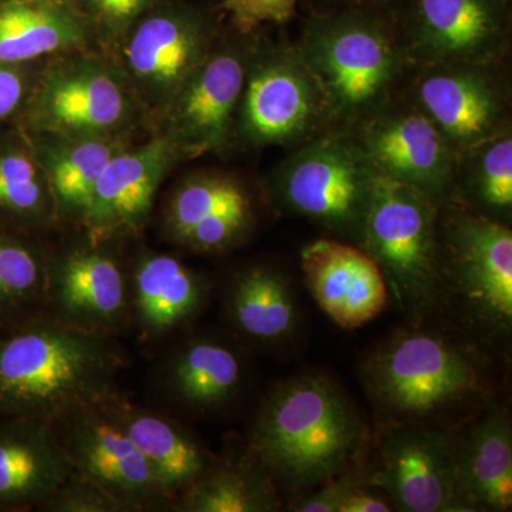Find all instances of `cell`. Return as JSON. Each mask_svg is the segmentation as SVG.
<instances>
[{
	"label": "cell",
	"instance_id": "obj_1",
	"mask_svg": "<svg viewBox=\"0 0 512 512\" xmlns=\"http://www.w3.org/2000/svg\"><path fill=\"white\" fill-rule=\"evenodd\" d=\"M495 355L441 320L407 323L367 350L359 379L379 426L454 431L498 396Z\"/></svg>",
	"mask_w": 512,
	"mask_h": 512
},
{
	"label": "cell",
	"instance_id": "obj_2",
	"mask_svg": "<svg viewBox=\"0 0 512 512\" xmlns=\"http://www.w3.org/2000/svg\"><path fill=\"white\" fill-rule=\"evenodd\" d=\"M369 427L342 384L319 370L272 383L259 397L244 444L281 495L305 493L362 463Z\"/></svg>",
	"mask_w": 512,
	"mask_h": 512
},
{
	"label": "cell",
	"instance_id": "obj_3",
	"mask_svg": "<svg viewBox=\"0 0 512 512\" xmlns=\"http://www.w3.org/2000/svg\"><path fill=\"white\" fill-rule=\"evenodd\" d=\"M322 99L328 131L352 133L400 94L413 69L393 13L315 12L293 45Z\"/></svg>",
	"mask_w": 512,
	"mask_h": 512
},
{
	"label": "cell",
	"instance_id": "obj_4",
	"mask_svg": "<svg viewBox=\"0 0 512 512\" xmlns=\"http://www.w3.org/2000/svg\"><path fill=\"white\" fill-rule=\"evenodd\" d=\"M128 359L117 338L32 320L0 336V417L50 423L99 403L119 389Z\"/></svg>",
	"mask_w": 512,
	"mask_h": 512
},
{
	"label": "cell",
	"instance_id": "obj_5",
	"mask_svg": "<svg viewBox=\"0 0 512 512\" xmlns=\"http://www.w3.org/2000/svg\"><path fill=\"white\" fill-rule=\"evenodd\" d=\"M437 320L501 353L512 335V231L458 202L439 212Z\"/></svg>",
	"mask_w": 512,
	"mask_h": 512
},
{
	"label": "cell",
	"instance_id": "obj_6",
	"mask_svg": "<svg viewBox=\"0 0 512 512\" xmlns=\"http://www.w3.org/2000/svg\"><path fill=\"white\" fill-rule=\"evenodd\" d=\"M439 212L426 195L376 173L357 245L379 266L407 323L437 319Z\"/></svg>",
	"mask_w": 512,
	"mask_h": 512
},
{
	"label": "cell",
	"instance_id": "obj_7",
	"mask_svg": "<svg viewBox=\"0 0 512 512\" xmlns=\"http://www.w3.org/2000/svg\"><path fill=\"white\" fill-rule=\"evenodd\" d=\"M144 111L116 60L83 50L40 67L16 128L28 134L126 138Z\"/></svg>",
	"mask_w": 512,
	"mask_h": 512
},
{
	"label": "cell",
	"instance_id": "obj_8",
	"mask_svg": "<svg viewBox=\"0 0 512 512\" xmlns=\"http://www.w3.org/2000/svg\"><path fill=\"white\" fill-rule=\"evenodd\" d=\"M252 357L225 329H188L157 350L150 406L184 423L234 416L254 389Z\"/></svg>",
	"mask_w": 512,
	"mask_h": 512
},
{
	"label": "cell",
	"instance_id": "obj_9",
	"mask_svg": "<svg viewBox=\"0 0 512 512\" xmlns=\"http://www.w3.org/2000/svg\"><path fill=\"white\" fill-rule=\"evenodd\" d=\"M375 177V168L355 138L326 131L296 147L279 165L272 197L289 214L357 245Z\"/></svg>",
	"mask_w": 512,
	"mask_h": 512
},
{
	"label": "cell",
	"instance_id": "obj_10",
	"mask_svg": "<svg viewBox=\"0 0 512 512\" xmlns=\"http://www.w3.org/2000/svg\"><path fill=\"white\" fill-rule=\"evenodd\" d=\"M218 39L207 10L161 2L137 20L119 47V64L144 114L158 121Z\"/></svg>",
	"mask_w": 512,
	"mask_h": 512
},
{
	"label": "cell",
	"instance_id": "obj_11",
	"mask_svg": "<svg viewBox=\"0 0 512 512\" xmlns=\"http://www.w3.org/2000/svg\"><path fill=\"white\" fill-rule=\"evenodd\" d=\"M328 131L316 84L293 45H254L234 140L249 148L298 147Z\"/></svg>",
	"mask_w": 512,
	"mask_h": 512
},
{
	"label": "cell",
	"instance_id": "obj_12",
	"mask_svg": "<svg viewBox=\"0 0 512 512\" xmlns=\"http://www.w3.org/2000/svg\"><path fill=\"white\" fill-rule=\"evenodd\" d=\"M413 66H500L511 43V0H402L393 12Z\"/></svg>",
	"mask_w": 512,
	"mask_h": 512
},
{
	"label": "cell",
	"instance_id": "obj_13",
	"mask_svg": "<svg viewBox=\"0 0 512 512\" xmlns=\"http://www.w3.org/2000/svg\"><path fill=\"white\" fill-rule=\"evenodd\" d=\"M363 477L403 512H468L458 491L453 431L419 424L379 426Z\"/></svg>",
	"mask_w": 512,
	"mask_h": 512
},
{
	"label": "cell",
	"instance_id": "obj_14",
	"mask_svg": "<svg viewBox=\"0 0 512 512\" xmlns=\"http://www.w3.org/2000/svg\"><path fill=\"white\" fill-rule=\"evenodd\" d=\"M110 241L84 234L79 244L49 252L47 319L117 339L131 332L128 264L107 247Z\"/></svg>",
	"mask_w": 512,
	"mask_h": 512
},
{
	"label": "cell",
	"instance_id": "obj_15",
	"mask_svg": "<svg viewBox=\"0 0 512 512\" xmlns=\"http://www.w3.org/2000/svg\"><path fill=\"white\" fill-rule=\"evenodd\" d=\"M49 426L74 473L100 485L128 512L174 511L173 495L154 468L97 404L74 407Z\"/></svg>",
	"mask_w": 512,
	"mask_h": 512
},
{
	"label": "cell",
	"instance_id": "obj_16",
	"mask_svg": "<svg viewBox=\"0 0 512 512\" xmlns=\"http://www.w3.org/2000/svg\"><path fill=\"white\" fill-rule=\"evenodd\" d=\"M254 43L220 42L157 121L181 158L222 154L234 141L235 120Z\"/></svg>",
	"mask_w": 512,
	"mask_h": 512
},
{
	"label": "cell",
	"instance_id": "obj_17",
	"mask_svg": "<svg viewBox=\"0 0 512 512\" xmlns=\"http://www.w3.org/2000/svg\"><path fill=\"white\" fill-rule=\"evenodd\" d=\"M409 97L456 157L511 130L510 93L497 66H414Z\"/></svg>",
	"mask_w": 512,
	"mask_h": 512
},
{
	"label": "cell",
	"instance_id": "obj_18",
	"mask_svg": "<svg viewBox=\"0 0 512 512\" xmlns=\"http://www.w3.org/2000/svg\"><path fill=\"white\" fill-rule=\"evenodd\" d=\"M349 134L377 174L409 185L439 208L453 200L456 154L409 96L397 97Z\"/></svg>",
	"mask_w": 512,
	"mask_h": 512
},
{
	"label": "cell",
	"instance_id": "obj_19",
	"mask_svg": "<svg viewBox=\"0 0 512 512\" xmlns=\"http://www.w3.org/2000/svg\"><path fill=\"white\" fill-rule=\"evenodd\" d=\"M222 329L252 353L279 355L301 340L303 313L298 286L279 264H242L215 286Z\"/></svg>",
	"mask_w": 512,
	"mask_h": 512
},
{
	"label": "cell",
	"instance_id": "obj_20",
	"mask_svg": "<svg viewBox=\"0 0 512 512\" xmlns=\"http://www.w3.org/2000/svg\"><path fill=\"white\" fill-rule=\"evenodd\" d=\"M258 224V205L234 175L198 173L181 181L161 212L163 234L175 247L220 255L244 244Z\"/></svg>",
	"mask_w": 512,
	"mask_h": 512
},
{
	"label": "cell",
	"instance_id": "obj_21",
	"mask_svg": "<svg viewBox=\"0 0 512 512\" xmlns=\"http://www.w3.org/2000/svg\"><path fill=\"white\" fill-rule=\"evenodd\" d=\"M131 332L148 349L194 328L214 301L215 284L180 258L141 249L128 262Z\"/></svg>",
	"mask_w": 512,
	"mask_h": 512
},
{
	"label": "cell",
	"instance_id": "obj_22",
	"mask_svg": "<svg viewBox=\"0 0 512 512\" xmlns=\"http://www.w3.org/2000/svg\"><path fill=\"white\" fill-rule=\"evenodd\" d=\"M181 161L178 151L158 134L116 154L94 185L84 234L97 239L137 235L150 220L165 175Z\"/></svg>",
	"mask_w": 512,
	"mask_h": 512
},
{
	"label": "cell",
	"instance_id": "obj_23",
	"mask_svg": "<svg viewBox=\"0 0 512 512\" xmlns=\"http://www.w3.org/2000/svg\"><path fill=\"white\" fill-rule=\"evenodd\" d=\"M301 271L312 298L339 328H362L389 305L382 272L359 245L316 239L302 249Z\"/></svg>",
	"mask_w": 512,
	"mask_h": 512
},
{
	"label": "cell",
	"instance_id": "obj_24",
	"mask_svg": "<svg viewBox=\"0 0 512 512\" xmlns=\"http://www.w3.org/2000/svg\"><path fill=\"white\" fill-rule=\"evenodd\" d=\"M458 491L468 512L512 508V423L498 396L453 431Z\"/></svg>",
	"mask_w": 512,
	"mask_h": 512
},
{
	"label": "cell",
	"instance_id": "obj_25",
	"mask_svg": "<svg viewBox=\"0 0 512 512\" xmlns=\"http://www.w3.org/2000/svg\"><path fill=\"white\" fill-rule=\"evenodd\" d=\"M96 404L146 457L168 493L173 495L174 504L178 495L217 457L197 433L188 429L187 423L154 407L133 402L120 389Z\"/></svg>",
	"mask_w": 512,
	"mask_h": 512
},
{
	"label": "cell",
	"instance_id": "obj_26",
	"mask_svg": "<svg viewBox=\"0 0 512 512\" xmlns=\"http://www.w3.org/2000/svg\"><path fill=\"white\" fill-rule=\"evenodd\" d=\"M72 473L49 423L0 417V511H36Z\"/></svg>",
	"mask_w": 512,
	"mask_h": 512
},
{
	"label": "cell",
	"instance_id": "obj_27",
	"mask_svg": "<svg viewBox=\"0 0 512 512\" xmlns=\"http://www.w3.org/2000/svg\"><path fill=\"white\" fill-rule=\"evenodd\" d=\"M25 134L49 181L57 222L82 229L97 178L130 144L126 138Z\"/></svg>",
	"mask_w": 512,
	"mask_h": 512
},
{
	"label": "cell",
	"instance_id": "obj_28",
	"mask_svg": "<svg viewBox=\"0 0 512 512\" xmlns=\"http://www.w3.org/2000/svg\"><path fill=\"white\" fill-rule=\"evenodd\" d=\"M93 30L69 0H10L0 5V64L33 63L84 50Z\"/></svg>",
	"mask_w": 512,
	"mask_h": 512
},
{
	"label": "cell",
	"instance_id": "obj_29",
	"mask_svg": "<svg viewBox=\"0 0 512 512\" xmlns=\"http://www.w3.org/2000/svg\"><path fill=\"white\" fill-rule=\"evenodd\" d=\"M284 500L264 466L245 444L215 457L204 473L178 495L177 512H275Z\"/></svg>",
	"mask_w": 512,
	"mask_h": 512
},
{
	"label": "cell",
	"instance_id": "obj_30",
	"mask_svg": "<svg viewBox=\"0 0 512 512\" xmlns=\"http://www.w3.org/2000/svg\"><path fill=\"white\" fill-rule=\"evenodd\" d=\"M56 227L52 190L28 136L0 133V229L39 238Z\"/></svg>",
	"mask_w": 512,
	"mask_h": 512
},
{
	"label": "cell",
	"instance_id": "obj_31",
	"mask_svg": "<svg viewBox=\"0 0 512 512\" xmlns=\"http://www.w3.org/2000/svg\"><path fill=\"white\" fill-rule=\"evenodd\" d=\"M47 256L37 238L0 229V336L45 316Z\"/></svg>",
	"mask_w": 512,
	"mask_h": 512
},
{
	"label": "cell",
	"instance_id": "obj_32",
	"mask_svg": "<svg viewBox=\"0 0 512 512\" xmlns=\"http://www.w3.org/2000/svg\"><path fill=\"white\" fill-rule=\"evenodd\" d=\"M451 201L464 205L488 220L511 225V130L457 158Z\"/></svg>",
	"mask_w": 512,
	"mask_h": 512
},
{
	"label": "cell",
	"instance_id": "obj_33",
	"mask_svg": "<svg viewBox=\"0 0 512 512\" xmlns=\"http://www.w3.org/2000/svg\"><path fill=\"white\" fill-rule=\"evenodd\" d=\"M104 45L119 47L137 20L161 0H73Z\"/></svg>",
	"mask_w": 512,
	"mask_h": 512
},
{
	"label": "cell",
	"instance_id": "obj_34",
	"mask_svg": "<svg viewBox=\"0 0 512 512\" xmlns=\"http://www.w3.org/2000/svg\"><path fill=\"white\" fill-rule=\"evenodd\" d=\"M36 511L40 512H128L113 495L90 481L72 473L63 484L43 501Z\"/></svg>",
	"mask_w": 512,
	"mask_h": 512
},
{
	"label": "cell",
	"instance_id": "obj_35",
	"mask_svg": "<svg viewBox=\"0 0 512 512\" xmlns=\"http://www.w3.org/2000/svg\"><path fill=\"white\" fill-rule=\"evenodd\" d=\"M298 5L299 0H222L221 9L239 35L248 36L266 23L289 22Z\"/></svg>",
	"mask_w": 512,
	"mask_h": 512
},
{
	"label": "cell",
	"instance_id": "obj_36",
	"mask_svg": "<svg viewBox=\"0 0 512 512\" xmlns=\"http://www.w3.org/2000/svg\"><path fill=\"white\" fill-rule=\"evenodd\" d=\"M36 62L0 64V121L16 119L35 86Z\"/></svg>",
	"mask_w": 512,
	"mask_h": 512
},
{
	"label": "cell",
	"instance_id": "obj_37",
	"mask_svg": "<svg viewBox=\"0 0 512 512\" xmlns=\"http://www.w3.org/2000/svg\"><path fill=\"white\" fill-rule=\"evenodd\" d=\"M402 0H319L315 12H329V10L367 9L382 10L393 13Z\"/></svg>",
	"mask_w": 512,
	"mask_h": 512
},
{
	"label": "cell",
	"instance_id": "obj_38",
	"mask_svg": "<svg viewBox=\"0 0 512 512\" xmlns=\"http://www.w3.org/2000/svg\"><path fill=\"white\" fill-rule=\"evenodd\" d=\"M5 2H10V0H0V5H2V3H5Z\"/></svg>",
	"mask_w": 512,
	"mask_h": 512
}]
</instances>
